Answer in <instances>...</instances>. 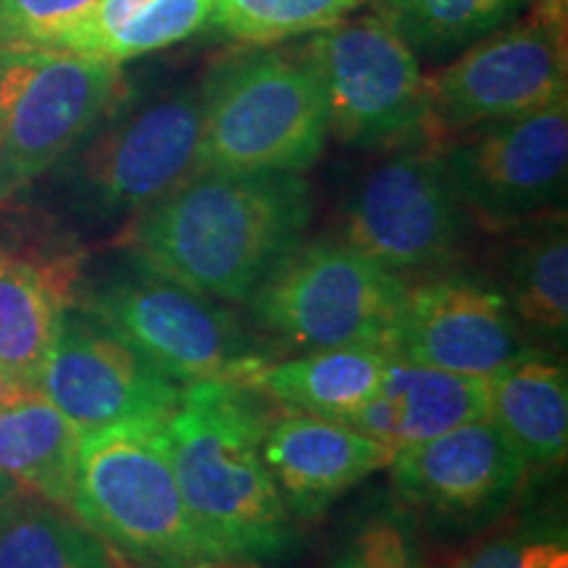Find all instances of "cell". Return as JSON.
I'll list each match as a JSON object with an SVG mask.
<instances>
[{
	"instance_id": "obj_1",
	"label": "cell",
	"mask_w": 568,
	"mask_h": 568,
	"mask_svg": "<svg viewBox=\"0 0 568 568\" xmlns=\"http://www.w3.org/2000/svg\"><path fill=\"white\" fill-rule=\"evenodd\" d=\"M311 187L301 174L201 169L134 216L126 253L224 303H247L303 243Z\"/></svg>"
},
{
	"instance_id": "obj_2",
	"label": "cell",
	"mask_w": 568,
	"mask_h": 568,
	"mask_svg": "<svg viewBox=\"0 0 568 568\" xmlns=\"http://www.w3.org/2000/svg\"><path fill=\"white\" fill-rule=\"evenodd\" d=\"M272 416L243 382L187 385L163 424L182 500L222 560L276 564L297 548V521L264 460Z\"/></svg>"
},
{
	"instance_id": "obj_3",
	"label": "cell",
	"mask_w": 568,
	"mask_h": 568,
	"mask_svg": "<svg viewBox=\"0 0 568 568\" xmlns=\"http://www.w3.org/2000/svg\"><path fill=\"white\" fill-rule=\"evenodd\" d=\"M166 422H130L82 435L71 514L138 568L222 560L195 529L169 460Z\"/></svg>"
},
{
	"instance_id": "obj_4",
	"label": "cell",
	"mask_w": 568,
	"mask_h": 568,
	"mask_svg": "<svg viewBox=\"0 0 568 568\" xmlns=\"http://www.w3.org/2000/svg\"><path fill=\"white\" fill-rule=\"evenodd\" d=\"M197 172L303 174L329 134V105L308 55L280 51L234 59L203 84Z\"/></svg>"
},
{
	"instance_id": "obj_5",
	"label": "cell",
	"mask_w": 568,
	"mask_h": 568,
	"mask_svg": "<svg viewBox=\"0 0 568 568\" xmlns=\"http://www.w3.org/2000/svg\"><path fill=\"white\" fill-rule=\"evenodd\" d=\"M74 297V305L182 387L209 379L237 382L272 361L224 303L169 280L132 253L116 268L84 282Z\"/></svg>"
},
{
	"instance_id": "obj_6",
	"label": "cell",
	"mask_w": 568,
	"mask_h": 568,
	"mask_svg": "<svg viewBox=\"0 0 568 568\" xmlns=\"http://www.w3.org/2000/svg\"><path fill=\"white\" fill-rule=\"evenodd\" d=\"M408 282L347 240L295 247L251 295L253 324L297 351L387 347Z\"/></svg>"
},
{
	"instance_id": "obj_7",
	"label": "cell",
	"mask_w": 568,
	"mask_h": 568,
	"mask_svg": "<svg viewBox=\"0 0 568 568\" xmlns=\"http://www.w3.org/2000/svg\"><path fill=\"white\" fill-rule=\"evenodd\" d=\"M119 63L48 48H0V201L69 159L113 111Z\"/></svg>"
},
{
	"instance_id": "obj_8",
	"label": "cell",
	"mask_w": 568,
	"mask_h": 568,
	"mask_svg": "<svg viewBox=\"0 0 568 568\" xmlns=\"http://www.w3.org/2000/svg\"><path fill=\"white\" fill-rule=\"evenodd\" d=\"M201 124V90L111 111L69 155L74 203L95 222L140 216L197 172Z\"/></svg>"
},
{
	"instance_id": "obj_9",
	"label": "cell",
	"mask_w": 568,
	"mask_h": 568,
	"mask_svg": "<svg viewBox=\"0 0 568 568\" xmlns=\"http://www.w3.org/2000/svg\"><path fill=\"white\" fill-rule=\"evenodd\" d=\"M389 479L393 500L414 518L418 531L464 539L493 529L510 514L529 468L487 416L397 450Z\"/></svg>"
},
{
	"instance_id": "obj_10",
	"label": "cell",
	"mask_w": 568,
	"mask_h": 568,
	"mask_svg": "<svg viewBox=\"0 0 568 568\" xmlns=\"http://www.w3.org/2000/svg\"><path fill=\"white\" fill-rule=\"evenodd\" d=\"M308 59L322 77L329 132L347 145H395L429 124L418 55L379 13L316 32Z\"/></svg>"
},
{
	"instance_id": "obj_11",
	"label": "cell",
	"mask_w": 568,
	"mask_h": 568,
	"mask_svg": "<svg viewBox=\"0 0 568 568\" xmlns=\"http://www.w3.org/2000/svg\"><path fill=\"white\" fill-rule=\"evenodd\" d=\"M468 216L439 155L397 153L355 187L343 240L389 272L426 276L456 264Z\"/></svg>"
},
{
	"instance_id": "obj_12",
	"label": "cell",
	"mask_w": 568,
	"mask_h": 568,
	"mask_svg": "<svg viewBox=\"0 0 568 568\" xmlns=\"http://www.w3.org/2000/svg\"><path fill=\"white\" fill-rule=\"evenodd\" d=\"M471 130L437 153L468 213L487 226H516L564 209L566 101Z\"/></svg>"
},
{
	"instance_id": "obj_13",
	"label": "cell",
	"mask_w": 568,
	"mask_h": 568,
	"mask_svg": "<svg viewBox=\"0 0 568 568\" xmlns=\"http://www.w3.org/2000/svg\"><path fill=\"white\" fill-rule=\"evenodd\" d=\"M38 389L82 435L130 422H166L184 393L74 303L61 318Z\"/></svg>"
},
{
	"instance_id": "obj_14",
	"label": "cell",
	"mask_w": 568,
	"mask_h": 568,
	"mask_svg": "<svg viewBox=\"0 0 568 568\" xmlns=\"http://www.w3.org/2000/svg\"><path fill=\"white\" fill-rule=\"evenodd\" d=\"M387 351L422 366L489 379L539 347L495 280L445 268L408 284Z\"/></svg>"
},
{
	"instance_id": "obj_15",
	"label": "cell",
	"mask_w": 568,
	"mask_h": 568,
	"mask_svg": "<svg viewBox=\"0 0 568 568\" xmlns=\"http://www.w3.org/2000/svg\"><path fill=\"white\" fill-rule=\"evenodd\" d=\"M560 101H566L564 30L545 21L493 32L426 80V119L443 130H471Z\"/></svg>"
},
{
	"instance_id": "obj_16",
	"label": "cell",
	"mask_w": 568,
	"mask_h": 568,
	"mask_svg": "<svg viewBox=\"0 0 568 568\" xmlns=\"http://www.w3.org/2000/svg\"><path fill=\"white\" fill-rule=\"evenodd\" d=\"M393 447L351 426L287 410L272 416L264 460L297 524L318 521L347 489L389 468Z\"/></svg>"
},
{
	"instance_id": "obj_17",
	"label": "cell",
	"mask_w": 568,
	"mask_h": 568,
	"mask_svg": "<svg viewBox=\"0 0 568 568\" xmlns=\"http://www.w3.org/2000/svg\"><path fill=\"white\" fill-rule=\"evenodd\" d=\"M487 416L489 382L485 376L445 372L389 355L376 395L337 424L379 439L397 453Z\"/></svg>"
},
{
	"instance_id": "obj_18",
	"label": "cell",
	"mask_w": 568,
	"mask_h": 568,
	"mask_svg": "<svg viewBox=\"0 0 568 568\" xmlns=\"http://www.w3.org/2000/svg\"><path fill=\"white\" fill-rule=\"evenodd\" d=\"M74 293L77 272L69 258L0 253V368L38 389Z\"/></svg>"
},
{
	"instance_id": "obj_19",
	"label": "cell",
	"mask_w": 568,
	"mask_h": 568,
	"mask_svg": "<svg viewBox=\"0 0 568 568\" xmlns=\"http://www.w3.org/2000/svg\"><path fill=\"white\" fill-rule=\"evenodd\" d=\"M387 364L389 351L379 345L318 347L290 361H268L237 382L295 414L339 422L376 395Z\"/></svg>"
},
{
	"instance_id": "obj_20",
	"label": "cell",
	"mask_w": 568,
	"mask_h": 568,
	"mask_svg": "<svg viewBox=\"0 0 568 568\" xmlns=\"http://www.w3.org/2000/svg\"><path fill=\"white\" fill-rule=\"evenodd\" d=\"M489 418L531 471H558L568 453V374L556 353L537 351L489 376Z\"/></svg>"
},
{
	"instance_id": "obj_21",
	"label": "cell",
	"mask_w": 568,
	"mask_h": 568,
	"mask_svg": "<svg viewBox=\"0 0 568 568\" xmlns=\"http://www.w3.org/2000/svg\"><path fill=\"white\" fill-rule=\"evenodd\" d=\"M82 432L40 389L0 406V471L21 493L71 514Z\"/></svg>"
},
{
	"instance_id": "obj_22",
	"label": "cell",
	"mask_w": 568,
	"mask_h": 568,
	"mask_svg": "<svg viewBox=\"0 0 568 568\" xmlns=\"http://www.w3.org/2000/svg\"><path fill=\"white\" fill-rule=\"evenodd\" d=\"M516 322L539 351L556 353L568 332V234L564 213L542 222L531 219L510 243L503 258V282L497 284Z\"/></svg>"
},
{
	"instance_id": "obj_23",
	"label": "cell",
	"mask_w": 568,
	"mask_h": 568,
	"mask_svg": "<svg viewBox=\"0 0 568 568\" xmlns=\"http://www.w3.org/2000/svg\"><path fill=\"white\" fill-rule=\"evenodd\" d=\"M0 568H116V560L74 514L21 493L0 506Z\"/></svg>"
},
{
	"instance_id": "obj_24",
	"label": "cell",
	"mask_w": 568,
	"mask_h": 568,
	"mask_svg": "<svg viewBox=\"0 0 568 568\" xmlns=\"http://www.w3.org/2000/svg\"><path fill=\"white\" fill-rule=\"evenodd\" d=\"M416 55H445L506 27L524 0H372Z\"/></svg>"
},
{
	"instance_id": "obj_25",
	"label": "cell",
	"mask_w": 568,
	"mask_h": 568,
	"mask_svg": "<svg viewBox=\"0 0 568 568\" xmlns=\"http://www.w3.org/2000/svg\"><path fill=\"white\" fill-rule=\"evenodd\" d=\"M364 0H216L211 21L240 42H276L316 34L345 19Z\"/></svg>"
},
{
	"instance_id": "obj_26",
	"label": "cell",
	"mask_w": 568,
	"mask_h": 568,
	"mask_svg": "<svg viewBox=\"0 0 568 568\" xmlns=\"http://www.w3.org/2000/svg\"><path fill=\"white\" fill-rule=\"evenodd\" d=\"M418 535L414 518L389 497L355 524L324 568H432Z\"/></svg>"
},
{
	"instance_id": "obj_27",
	"label": "cell",
	"mask_w": 568,
	"mask_h": 568,
	"mask_svg": "<svg viewBox=\"0 0 568 568\" xmlns=\"http://www.w3.org/2000/svg\"><path fill=\"white\" fill-rule=\"evenodd\" d=\"M213 6L216 0H148L122 30L105 40L98 59L124 63L138 55L176 45L209 24Z\"/></svg>"
},
{
	"instance_id": "obj_28",
	"label": "cell",
	"mask_w": 568,
	"mask_h": 568,
	"mask_svg": "<svg viewBox=\"0 0 568 568\" xmlns=\"http://www.w3.org/2000/svg\"><path fill=\"white\" fill-rule=\"evenodd\" d=\"M98 0H0V48H48Z\"/></svg>"
},
{
	"instance_id": "obj_29",
	"label": "cell",
	"mask_w": 568,
	"mask_h": 568,
	"mask_svg": "<svg viewBox=\"0 0 568 568\" xmlns=\"http://www.w3.org/2000/svg\"><path fill=\"white\" fill-rule=\"evenodd\" d=\"M539 516L518 518L497 535L487 537L477 550L468 552L453 568H524V552L535 535Z\"/></svg>"
},
{
	"instance_id": "obj_30",
	"label": "cell",
	"mask_w": 568,
	"mask_h": 568,
	"mask_svg": "<svg viewBox=\"0 0 568 568\" xmlns=\"http://www.w3.org/2000/svg\"><path fill=\"white\" fill-rule=\"evenodd\" d=\"M524 568H568L564 518H539L535 535H531L527 545V552H524Z\"/></svg>"
},
{
	"instance_id": "obj_31",
	"label": "cell",
	"mask_w": 568,
	"mask_h": 568,
	"mask_svg": "<svg viewBox=\"0 0 568 568\" xmlns=\"http://www.w3.org/2000/svg\"><path fill=\"white\" fill-rule=\"evenodd\" d=\"M30 389L34 387H27L24 382L17 379V376H11L6 368H0V406H3V403H11L13 397L30 393Z\"/></svg>"
},
{
	"instance_id": "obj_32",
	"label": "cell",
	"mask_w": 568,
	"mask_h": 568,
	"mask_svg": "<svg viewBox=\"0 0 568 568\" xmlns=\"http://www.w3.org/2000/svg\"><path fill=\"white\" fill-rule=\"evenodd\" d=\"M176 568H264L261 564H247V560H205V564L176 566Z\"/></svg>"
},
{
	"instance_id": "obj_33",
	"label": "cell",
	"mask_w": 568,
	"mask_h": 568,
	"mask_svg": "<svg viewBox=\"0 0 568 568\" xmlns=\"http://www.w3.org/2000/svg\"><path fill=\"white\" fill-rule=\"evenodd\" d=\"M19 495H21V489L13 485V481L6 477L3 471H0V506H3V503L13 500V497H19Z\"/></svg>"
}]
</instances>
